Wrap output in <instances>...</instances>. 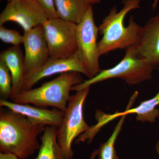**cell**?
Wrapping results in <instances>:
<instances>
[{
  "label": "cell",
  "instance_id": "obj_1",
  "mask_svg": "<svg viewBox=\"0 0 159 159\" xmlns=\"http://www.w3.org/2000/svg\"><path fill=\"white\" fill-rule=\"evenodd\" d=\"M46 125L33 122L25 116L9 110L0 111V151L19 159H28L40 144L37 137Z\"/></svg>",
  "mask_w": 159,
  "mask_h": 159
},
{
  "label": "cell",
  "instance_id": "obj_2",
  "mask_svg": "<svg viewBox=\"0 0 159 159\" xmlns=\"http://www.w3.org/2000/svg\"><path fill=\"white\" fill-rule=\"evenodd\" d=\"M141 0H122L123 6L119 11L113 7L99 27L102 37L98 43L99 56L107 54L117 49H127L133 46L139 39L142 26L132 16L127 26L124 20L129 12L140 8Z\"/></svg>",
  "mask_w": 159,
  "mask_h": 159
},
{
  "label": "cell",
  "instance_id": "obj_3",
  "mask_svg": "<svg viewBox=\"0 0 159 159\" xmlns=\"http://www.w3.org/2000/svg\"><path fill=\"white\" fill-rule=\"evenodd\" d=\"M80 74L77 72L63 73L39 87L22 91L11 99L16 103L33 104L43 108L52 107L65 112L72 88L84 81Z\"/></svg>",
  "mask_w": 159,
  "mask_h": 159
},
{
  "label": "cell",
  "instance_id": "obj_4",
  "mask_svg": "<svg viewBox=\"0 0 159 159\" xmlns=\"http://www.w3.org/2000/svg\"><path fill=\"white\" fill-rule=\"evenodd\" d=\"M154 68L145 60L137 57L129 48L125 50V56L116 65L102 70L95 77L74 86L72 91L82 90L97 83L111 78H120L129 85H137L151 79Z\"/></svg>",
  "mask_w": 159,
  "mask_h": 159
},
{
  "label": "cell",
  "instance_id": "obj_5",
  "mask_svg": "<svg viewBox=\"0 0 159 159\" xmlns=\"http://www.w3.org/2000/svg\"><path fill=\"white\" fill-rule=\"evenodd\" d=\"M90 91V87L77 91L71 96L61 125L57 132V141L65 155L74 157L72 143L80 135L89 129L84 117V104Z\"/></svg>",
  "mask_w": 159,
  "mask_h": 159
},
{
  "label": "cell",
  "instance_id": "obj_6",
  "mask_svg": "<svg viewBox=\"0 0 159 159\" xmlns=\"http://www.w3.org/2000/svg\"><path fill=\"white\" fill-rule=\"evenodd\" d=\"M99 28L95 24L92 5H89L82 19L77 25L76 40L77 51L88 74L93 78L102 70L99 64L97 38Z\"/></svg>",
  "mask_w": 159,
  "mask_h": 159
},
{
  "label": "cell",
  "instance_id": "obj_7",
  "mask_svg": "<svg viewBox=\"0 0 159 159\" xmlns=\"http://www.w3.org/2000/svg\"><path fill=\"white\" fill-rule=\"evenodd\" d=\"M50 57L66 58L77 51V24L57 18L43 25Z\"/></svg>",
  "mask_w": 159,
  "mask_h": 159
},
{
  "label": "cell",
  "instance_id": "obj_8",
  "mask_svg": "<svg viewBox=\"0 0 159 159\" xmlns=\"http://www.w3.org/2000/svg\"><path fill=\"white\" fill-rule=\"evenodd\" d=\"M48 20L35 0H15L8 3L0 15V26L9 21L17 23L24 31L43 25Z\"/></svg>",
  "mask_w": 159,
  "mask_h": 159
},
{
  "label": "cell",
  "instance_id": "obj_9",
  "mask_svg": "<svg viewBox=\"0 0 159 159\" xmlns=\"http://www.w3.org/2000/svg\"><path fill=\"white\" fill-rule=\"evenodd\" d=\"M70 72H78L88 77L87 71L78 51L70 57L66 58L50 57L43 65L25 75L22 90L32 89L35 84L43 78Z\"/></svg>",
  "mask_w": 159,
  "mask_h": 159
},
{
  "label": "cell",
  "instance_id": "obj_10",
  "mask_svg": "<svg viewBox=\"0 0 159 159\" xmlns=\"http://www.w3.org/2000/svg\"><path fill=\"white\" fill-rule=\"evenodd\" d=\"M25 73L29 74L43 65L50 57L43 25L24 31Z\"/></svg>",
  "mask_w": 159,
  "mask_h": 159
},
{
  "label": "cell",
  "instance_id": "obj_11",
  "mask_svg": "<svg viewBox=\"0 0 159 159\" xmlns=\"http://www.w3.org/2000/svg\"><path fill=\"white\" fill-rule=\"evenodd\" d=\"M130 48L137 57L154 67L159 66V14L141 27L138 41Z\"/></svg>",
  "mask_w": 159,
  "mask_h": 159
},
{
  "label": "cell",
  "instance_id": "obj_12",
  "mask_svg": "<svg viewBox=\"0 0 159 159\" xmlns=\"http://www.w3.org/2000/svg\"><path fill=\"white\" fill-rule=\"evenodd\" d=\"M0 106L25 116L37 123L46 125L60 127L62 123L64 112L59 110L47 109L43 107L31 106L29 104H20L10 102L6 99H0Z\"/></svg>",
  "mask_w": 159,
  "mask_h": 159
},
{
  "label": "cell",
  "instance_id": "obj_13",
  "mask_svg": "<svg viewBox=\"0 0 159 159\" xmlns=\"http://www.w3.org/2000/svg\"><path fill=\"white\" fill-rule=\"evenodd\" d=\"M0 59L6 64L11 73L12 93L10 98L11 99L22 90L25 76V56L20 46H13L1 52Z\"/></svg>",
  "mask_w": 159,
  "mask_h": 159
},
{
  "label": "cell",
  "instance_id": "obj_14",
  "mask_svg": "<svg viewBox=\"0 0 159 159\" xmlns=\"http://www.w3.org/2000/svg\"><path fill=\"white\" fill-rule=\"evenodd\" d=\"M58 128L46 125L40 137L41 144L35 159H74L66 156L57 141Z\"/></svg>",
  "mask_w": 159,
  "mask_h": 159
},
{
  "label": "cell",
  "instance_id": "obj_15",
  "mask_svg": "<svg viewBox=\"0 0 159 159\" xmlns=\"http://www.w3.org/2000/svg\"><path fill=\"white\" fill-rule=\"evenodd\" d=\"M54 3L59 18L77 25L90 5L88 0H54Z\"/></svg>",
  "mask_w": 159,
  "mask_h": 159
},
{
  "label": "cell",
  "instance_id": "obj_16",
  "mask_svg": "<svg viewBox=\"0 0 159 159\" xmlns=\"http://www.w3.org/2000/svg\"><path fill=\"white\" fill-rule=\"evenodd\" d=\"M125 117V116L121 117L110 137L106 142L100 145L98 149V159H119L115 148V144L122 129Z\"/></svg>",
  "mask_w": 159,
  "mask_h": 159
},
{
  "label": "cell",
  "instance_id": "obj_17",
  "mask_svg": "<svg viewBox=\"0 0 159 159\" xmlns=\"http://www.w3.org/2000/svg\"><path fill=\"white\" fill-rule=\"evenodd\" d=\"M12 93V77L6 64L0 59V93L5 98L11 97Z\"/></svg>",
  "mask_w": 159,
  "mask_h": 159
},
{
  "label": "cell",
  "instance_id": "obj_18",
  "mask_svg": "<svg viewBox=\"0 0 159 159\" xmlns=\"http://www.w3.org/2000/svg\"><path fill=\"white\" fill-rule=\"evenodd\" d=\"M0 39L4 43L14 46H20L23 43L24 36L16 30L7 29L0 26Z\"/></svg>",
  "mask_w": 159,
  "mask_h": 159
},
{
  "label": "cell",
  "instance_id": "obj_19",
  "mask_svg": "<svg viewBox=\"0 0 159 159\" xmlns=\"http://www.w3.org/2000/svg\"><path fill=\"white\" fill-rule=\"evenodd\" d=\"M47 14L48 19L57 18L54 0H35Z\"/></svg>",
  "mask_w": 159,
  "mask_h": 159
},
{
  "label": "cell",
  "instance_id": "obj_20",
  "mask_svg": "<svg viewBox=\"0 0 159 159\" xmlns=\"http://www.w3.org/2000/svg\"><path fill=\"white\" fill-rule=\"evenodd\" d=\"M0 159H19L14 155L11 153L0 152Z\"/></svg>",
  "mask_w": 159,
  "mask_h": 159
},
{
  "label": "cell",
  "instance_id": "obj_21",
  "mask_svg": "<svg viewBox=\"0 0 159 159\" xmlns=\"http://www.w3.org/2000/svg\"><path fill=\"white\" fill-rule=\"evenodd\" d=\"M98 149H96L91 154L90 159H95L96 157L98 155Z\"/></svg>",
  "mask_w": 159,
  "mask_h": 159
},
{
  "label": "cell",
  "instance_id": "obj_22",
  "mask_svg": "<svg viewBox=\"0 0 159 159\" xmlns=\"http://www.w3.org/2000/svg\"><path fill=\"white\" fill-rule=\"evenodd\" d=\"M89 2L91 5H94V4H99L101 2V0H88Z\"/></svg>",
  "mask_w": 159,
  "mask_h": 159
},
{
  "label": "cell",
  "instance_id": "obj_23",
  "mask_svg": "<svg viewBox=\"0 0 159 159\" xmlns=\"http://www.w3.org/2000/svg\"><path fill=\"white\" fill-rule=\"evenodd\" d=\"M159 2V0H154L153 2V4H152V9L153 10H154L157 8V6Z\"/></svg>",
  "mask_w": 159,
  "mask_h": 159
},
{
  "label": "cell",
  "instance_id": "obj_24",
  "mask_svg": "<svg viewBox=\"0 0 159 159\" xmlns=\"http://www.w3.org/2000/svg\"><path fill=\"white\" fill-rule=\"evenodd\" d=\"M156 149L157 152L159 155V142L157 143L156 146Z\"/></svg>",
  "mask_w": 159,
  "mask_h": 159
},
{
  "label": "cell",
  "instance_id": "obj_25",
  "mask_svg": "<svg viewBox=\"0 0 159 159\" xmlns=\"http://www.w3.org/2000/svg\"><path fill=\"white\" fill-rule=\"evenodd\" d=\"M7 1H8V3H10L13 2L15 0H7Z\"/></svg>",
  "mask_w": 159,
  "mask_h": 159
}]
</instances>
